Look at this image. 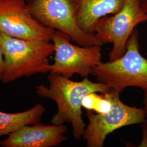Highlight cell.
<instances>
[{
  "mask_svg": "<svg viewBox=\"0 0 147 147\" xmlns=\"http://www.w3.org/2000/svg\"><path fill=\"white\" fill-rule=\"evenodd\" d=\"M47 79L48 87L38 84L35 90L39 96L51 99L57 104V111L53 116L51 123L71 124L74 137L79 140L83 136L86 127L82 112L84 96L93 92L105 94L110 88L103 83L92 82L87 78L81 81H74L70 78L50 73Z\"/></svg>",
  "mask_w": 147,
  "mask_h": 147,
  "instance_id": "1",
  "label": "cell"
},
{
  "mask_svg": "<svg viewBox=\"0 0 147 147\" xmlns=\"http://www.w3.org/2000/svg\"><path fill=\"white\" fill-rule=\"evenodd\" d=\"M0 47L3 56L1 81L3 84L51 70L49 57L55 52L53 42L19 39L0 32Z\"/></svg>",
  "mask_w": 147,
  "mask_h": 147,
  "instance_id": "2",
  "label": "cell"
},
{
  "mask_svg": "<svg viewBox=\"0 0 147 147\" xmlns=\"http://www.w3.org/2000/svg\"><path fill=\"white\" fill-rule=\"evenodd\" d=\"M139 39V31L136 28L122 56L112 61L101 62L93 69L91 74L98 82L119 93L130 87L147 92V59L140 53Z\"/></svg>",
  "mask_w": 147,
  "mask_h": 147,
  "instance_id": "3",
  "label": "cell"
},
{
  "mask_svg": "<svg viewBox=\"0 0 147 147\" xmlns=\"http://www.w3.org/2000/svg\"><path fill=\"white\" fill-rule=\"evenodd\" d=\"M27 5L32 15L42 25L63 32L78 45H103L94 34L79 26L77 0H28Z\"/></svg>",
  "mask_w": 147,
  "mask_h": 147,
  "instance_id": "4",
  "label": "cell"
},
{
  "mask_svg": "<svg viewBox=\"0 0 147 147\" xmlns=\"http://www.w3.org/2000/svg\"><path fill=\"white\" fill-rule=\"evenodd\" d=\"M120 94L112 89L104 94L112 103L109 112L94 114L93 111H87L89 124L83 135L87 147H102L107 137L116 130L147 122L145 109L125 104L120 99Z\"/></svg>",
  "mask_w": 147,
  "mask_h": 147,
  "instance_id": "5",
  "label": "cell"
},
{
  "mask_svg": "<svg viewBox=\"0 0 147 147\" xmlns=\"http://www.w3.org/2000/svg\"><path fill=\"white\" fill-rule=\"evenodd\" d=\"M147 21V13L141 7L138 0H125L121 9L112 16H105L98 21L95 37L104 45L112 43L109 61L120 58L126 51L131 34L140 24Z\"/></svg>",
  "mask_w": 147,
  "mask_h": 147,
  "instance_id": "6",
  "label": "cell"
},
{
  "mask_svg": "<svg viewBox=\"0 0 147 147\" xmlns=\"http://www.w3.org/2000/svg\"><path fill=\"white\" fill-rule=\"evenodd\" d=\"M70 40L63 32H55L51 40L55 47L54 62L50 73L70 79L74 74L87 78L101 62V46L76 45Z\"/></svg>",
  "mask_w": 147,
  "mask_h": 147,
  "instance_id": "7",
  "label": "cell"
},
{
  "mask_svg": "<svg viewBox=\"0 0 147 147\" xmlns=\"http://www.w3.org/2000/svg\"><path fill=\"white\" fill-rule=\"evenodd\" d=\"M26 0H0V32L26 40L51 42L55 30L32 15Z\"/></svg>",
  "mask_w": 147,
  "mask_h": 147,
  "instance_id": "8",
  "label": "cell"
},
{
  "mask_svg": "<svg viewBox=\"0 0 147 147\" xmlns=\"http://www.w3.org/2000/svg\"><path fill=\"white\" fill-rule=\"evenodd\" d=\"M64 124L45 125L38 123L28 125L11 134L1 142L2 147H57L67 141Z\"/></svg>",
  "mask_w": 147,
  "mask_h": 147,
  "instance_id": "9",
  "label": "cell"
},
{
  "mask_svg": "<svg viewBox=\"0 0 147 147\" xmlns=\"http://www.w3.org/2000/svg\"><path fill=\"white\" fill-rule=\"evenodd\" d=\"M79 5L78 23L84 31L95 34L100 19L119 11L125 0H77Z\"/></svg>",
  "mask_w": 147,
  "mask_h": 147,
  "instance_id": "10",
  "label": "cell"
},
{
  "mask_svg": "<svg viewBox=\"0 0 147 147\" xmlns=\"http://www.w3.org/2000/svg\"><path fill=\"white\" fill-rule=\"evenodd\" d=\"M45 111V107L39 103L28 110L18 113L0 111V136H9L24 126L40 123Z\"/></svg>",
  "mask_w": 147,
  "mask_h": 147,
  "instance_id": "11",
  "label": "cell"
},
{
  "mask_svg": "<svg viewBox=\"0 0 147 147\" xmlns=\"http://www.w3.org/2000/svg\"><path fill=\"white\" fill-rule=\"evenodd\" d=\"M82 106L87 111H91L98 114L109 112L112 107L110 100L104 94H98L93 92L84 96Z\"/></svg>",
  "mask_w": 147,
  "mask_h": 147,
  "instance_id": "12",
  "label": "cell"
},
{
  "mask_svg": "<svg viewBox=\"0 0 147 147\" xmlns=\"http://www.w3.org/2000/svg\"><path fill=\"white\" fill-rule=\"evenodd\" d=\"M143 139L139 147H147V123H143Z\"/></svg>",
  "mask_w": 147,
  "mask_h": 147,
  "instance_id": "13",
  "label": "cell"
},
{
  "mask_svg": "<svg viewBox=\"0 0 147 147\" xmlns=\"http://www.w3.org/2000/svg\"><path fill=\"white\" fill-rule=\"evenodd\" d=\"M3 53L0 47V81L1 80L2 72H3Z\"/></svg>",
  "mask_w": 147,
  "mask_h": 147,
  "instance_id": "14",
  "label": "cell"
},
{
  "mask_svg": "<svg viewBox=\"0 0 147 147\" xmlns=\"http://www.w3.org/2000/svg\"><path fill=\"white\" fill-rule=\"evenodd\" d=\"M142 9L147 13V0H138Z\"/></svg>",
  "mask_w": 147,
  "mask_h": 147,
  "instance_id": "15",
  "label": "cell"
},
{
  "mask_svg": "<svg viewBox=\"0 0 147 147\" xmlns=\"http://www.w3.org/2000/svg\"><path fill=\"white\" fill-rule=\"evenodd\" d=\"M142 102L144 105V109L147 112V92H144V96Z\"/></svg>",
  "mask_w": 147,
  "mask_h": 147,
  "instance_id": "16",
  "label": "cell"
},
{
  "mask_svg": "<svg viewBox=\"0 0 147 147\" xmlns=\"http://www.w3.org/2000/svg\"><path fill=\"white\" fill-rule=\"evenodd\" d=\"M1 142L0 141V145H1Z\"/></svg>",
  "mask_w": 147,
  "mask_h": 147,
  "instance_id": "17",
  "label": "cell"
}]
</instances>
